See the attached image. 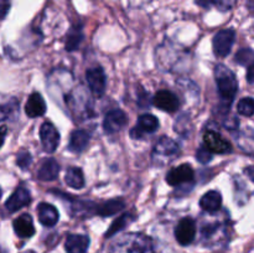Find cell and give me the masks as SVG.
<instances>
[{"instance_id": "6da1fadb", "label": "cell", "mask_w": 254, "mask_h": 253, "mask_svg": "<svg viewBox=\"0 0 254 253\" xmlns=\"http://www.w3.org/2000/svg\"><path fill=\"white\" fill-rule=\"evenodd\" d=\"M215 79L217 83L218 93L221 99L230 106L235 96L237 94L238 82L236 74L225 64H217L215 67Z\"/></svg>"}, {"instance_id": "7a4b0ae2", "label": "cell", "mask_w": 254, "mask_h": 253, "mask_svg": "<svg viewBox=\"0 0 254 253\" xmlns=\"http://www.w3.org/2000/svg\"><path fill=\"white\" fill-rule=\"evenodd\" d=\"M112 253H154L151 242L141 235H129L118 245H114Z\"/></svg>"}, {"instance_id": "3957f363", "label": "cell", "mask_w": 254, "mask_h": 253, "mask_svg": "<svg viewBox=\"0 0 254 253\" xmlns=\"http://www.w3.org/2000/svg\"><path fill=\"white\" fill-rule=\"evenodd\" d=\"M179 153V146L178 144L174 140H171L168 136H163V138L159 139V141L156 143L155 148H154L153 153V159L155 163L158 164H164L170 161L176 154Z\"/></svg>"}, {"instance_id": "277c9868", "label": "cell", "mask_w": 254, "mask_h": 253, "mask_svg": "<svg viewBox=\"0 0 254 253\" xmlns=\"http://www.w3.org/2000/svg\"><path fill=\"white\" fill-rule=\"evenodd\" d=\"M236 40V32L232 29L221 30L213 37V52L217 57H226L232 50Z\"/></svg>"}, {"instance_id": "5b68a950", "label": "cell", "mask_w": 254, "mask_h": 253, "mask_svg": "<svg viewBox=\"0 0 254 253\" xmlns=\"http://www.w3.org/2000/svg\"><path fill=\"white\" fill-rule=\"evenodd\" d=\"M203 146L215 154H228L232 151V145L215 130H207L203 134Z\"/></svg>"}, {"instance_id": "8992f818", "label": "cell", "mask_w": 254, "mask_h": 253, "mask_svg": "<svg viewBox=\"0 0 254 253\" xmlns=\"http://www.w3.org/2000/svg\"><path fill=\"white\" fill-rule=\"evenodd\" d=\"M195 180V171L190 164H181L178 168L170 170L166 176V183L171 186H180L190 184Z\"/></svg>"}, {"instance_id": "52a82bcc", "label": "cell", "mask_w": 254, "mask_h": 253, "mask_svg": "<svg viewBox=\"0 0 254 253\" xmlns=\"http://www.w3.org/2000/svg\"><path fill=\"white\" fill-rule=\"evenodd\" d=\"M86 79L88 83L89 88H91L92 93L97 98H101L106 92V74L102 67H92V68L87 69L86 72Z\"/></svg>"}, {"instance_id": "ba28073f", "label": "cell", "mask_w": 254, "mask_h": 253, "mask_svg": "<svg viewBox=\"0 0 254 253\" xmlns=\"http://www.w3.org/2000/svg\"><path fill=\"white\" fill-rule=\"evenodd\" d=\"M40 139H41L42 146L46 153H54L56 151L60 144V133L56 126L50 122H46L40 128Z\"/></svg>"}, {"instance_id": "9c48e42d", "label": "cell", "mask_w": 254, "mask_h": 253, "mask_svg": "<svg viewBox=\"0 0 254 253\" xmlns=\"http://www.w3.org/2000/svg\"><path fill=\"white\" fill-rule=\"evenodd\" d=\"M196 236L195 221L190 217H185L178 223L175 228L176 241L181 246H189L193 242Z\"/></svg>"}, {"instance_id": "30bf717a", "label": "cell", "mask_w": 254, "mask_h": 253, "mask_svg": "<svg viewBox=\"0 0 254 253\" xmlns=\"http://www.w3.org/2000/svg\"><path fill=\"white\" fill-rule=\"evenodd\" d=\"M128 123V117L121 109H113L106 114L103 121V129L107 134H114L121 130Z\"/></svg>"}, {"instance_id": "8fae6325", "label": "cell", "mask_w": 254, "mask_h": 253, "mask_svg": "<svg viewBox=\"0 0 254 253\" xmlns=\"http://www.w3.org/2000/svg\"><path fill=\"white\" fill-rule=\"evenodd\" d=\"M159 121L153 114H143L139 117L138 126L130 130L131 138L140 139L144 134H150L158 130Z\"/></svg>"}, {"instance_id": "7c38bea8", "label": "cell", "mask_w": 254, "mask_h": 253, "mask_svg": "<svg viewBox=\"0 0 254 253\" xmlns=\"http://www.w3.org/2000/svg\"><path fill=\"white\" fill-rule=\"evenodd\" d=\"M153 103L155 104L156 108L161 109V111H165L168 113H173L176 112L180 107V101H179L178 97L170 91H159L155 94L153 99Z\"/></svg>"}, {"instance_id": "4fadbf2b", "label": "cell", "mask_w": 254, "mask_h": 253, "mask_svg": "<svg viewBox=\"0 0 254 253\" xmlns=\"http://www.w3.org/2000/svg\"><path fill=\"white\" fill-rule=\"evenodd\" d=\"M31 202V196H30V191L24 186H19L16 190L12 192V195L5 202V208L9 212H15V211L20 210L24 206H27Z\"/></svg>"}, {"instance_id": "5bb4252c", "label": "cell", "mask_w": 254, "mask_h": 253, "mask_svg": "<svg viewBox=\"0 0 254 253\" xmlns=\"http://www.w3.org/2000/svg\"><path fill=\"white\" fill-rule=\"evenodd\" d=\"M25 113L30 118H36V117H42L46 113V103L44 101V97L39 92H34L27 99L25 104Z\"/></svg>"}, {"instance_id": "9a60e30c", "label": "cell", "mask_w": 254, "mask_h": 253, "mask_svg": "<svg viewBox=\"0 0 254 253\" xmlns=\"http://www.w3.org/2000/svg\"><path fill=\"white\" fill-rule=\"evenodd\" d=\"M12 226H14L15 233L20 238H30L35 235L34 222H32V218L29 213H24V215L15 218Z\"/></svg>"}, {"instance_id": "2e32d148", "label": "cell", "mask_w": 254, "mask_h": 253, "mask_svg": "<svg viewBox=\"0 0 254 253\" xmlns=\"http://www.w3.org/2000/svg\"><path fill=\"white\" fill-rule=\"evenodd\" d=\"M39 212V221L46 227H52L59 222V211L51 203L41 202L37 208Z\"/></svg>"}, {"instance_id": "e0dca14e", "label": "cell", "mask_w": 254, "mask_h": 253, "mask_svg": "<svg viewBox=\"0 0 254 253\" xmlns=\"http://www.w3.org/2000/svg\"><path fill=\"white\" fill-rule=\"evenodd\" d=\"M88 246L89 237L86 235H69L64 243L67 253H86Z\"/></svg>"}, {"instance_id": "ac0fdd59", "label": "cell", "mask_w": 254, "mask_h": 253, "mask_svg": "<svg viewBox=\"0 0 254 253\" xmlns=\"http://www.w3.org/2000/svg\"><path fill=\"white\" fill-rule=\"evenodd\" d=\"M60 166L55 159L50 158L42 161L39 171H37V178L41 181H52L59 176Z\"/></svg>"}, {"instance_id": "d6986e66", "label": "cell", "mask_w": 254, "mask_h": 253, "mask_svg": "<svg viewBox=\"0 0 254 253\" xmlns=\"http://www.w3.org/2000/svg\"><path fill=\"white\" fill-rule=\"evenodd\" d=\"M200 206L206 212H217L221 208V206H222V196H221V193L218 191H208V192H206L201 197Z\"/></svg>"}, {"instance_id": "ffe728a7", "label": "cell", "mask_w": 254, "mask_h": 253, "mask_svg": "<svg viewBox=\"0 0 254 253\" xmlns=\"http://www.w3.org/2000/svg\"><path fill=\"white\" fill-rule=\"evenodd\" d=\"M89 143V134L86 130H74L72 131L69 138L68 149L73 153H81L86 149Z\"/></svg>"}, {"instance_id": "44dd1931", "label": "cell", "mask_w": 254, "mask_h": 253, "mask_svg": "<svg viewBox=\"0 0 254 253\" xmlns=\"http://www.w3.org/2000/svg\"><path fill=\"white\" fill-rule=\"evenodd\" d=\"M124 206H126V203L122 200H109L107 202L102 203L101 206L97 205L96 213H98L99 216L108 217V216H113L118 213L119 211L123 210Z\"/></svg>"}, {"instance_id": "7402d4cb", "label": "cell", "mask_w": 254, "mask_h": 253, "mask_svg": "<svg viewBox=\"0 0 254 253\" xmlns=\"http://www.w3.org/2000/svg\"><path fill=\"white\" fill-rule=\"evenodd\" d=\"M64 183L72 189H82L84 186L83 173L79 168H69L66 171Z\"/></svg>"}, {"instance_id": "603a6c76", "label": "cell", "mask_w": 254, "mask_h": 253, "mask_svg": "<svg viewBox=\"0 0 254 253\" xmlns=\"http://www.w3.org/2000/svg\"><path fill=\"white\" fill-rule=\"evenodd\" d=\"M133 220H134V216L131 215V213H126V215H122L121 217H118L113 223H112V226L109 227V230L107 231L106 237L109 238V237H112V236L116 235V233H118L119 231H122L123 228H126L127 226H128Z\"/></svg>"}, {"instance_id": "cb8c5ba5", "label": "cell", "mask_w": 254, "mask_h": 253, "mask_svg": "<svg viewBox=\"0 0 254 253\" xmlns=\"http://www.w3.org/2000/svg\"><path fill=\"white\" fill-rule=\"evenodd\" d=\"M82 41H83V32H82V29L81 27H73L72 31L68 34V36H67L66 50L67 51H73V50L78 49Z\"/></svg>"}, {"instance_id": "d4e9b609", "label": "cell", "mask_w": 254, "mask_h": 253, "mask_svg": "<svg viewBox=\"0 0 254 253\" xmlns=\"http://www.w3.org/2000/svg\"><path fill=\"white\" fill-rule=\"evenodd\" d=\"M238 113L245 117H252L254 112V101L252 97H246L241 99L237 104Z\"/></svg>"}, {"instance_id": "484cf974", "label": "cell", "mask_w": 254, "mask_h": 253, "mask_svg": "<svg viewBox=\"0 0 254 253\" xmlns=\"http://www.w3.org/2000/svg\"><path fill=\"white\" fill-rule=\"evenodd\" d=\"M236 61L240 64H251L253 63V50L243 49L236 55Z\"/></svg>"}, {"instance_id": "4316f807", "label": "cell", "mask_w": 254, "mask_h": 253, "mask_svg": "<svg viewBox=\"0 0 254 253\" xmlns=\"http://www.w3.org/2000/svg\"><path fill=\"white\" fill-rule=\"evenodd\" d=\"M31 161H32L31 155H30L29 151L26 150H21L16 155V164L21 170H26V169H29V166L31 165Z\"/></svg>"}, {"instance_id": "83f0119b", "label": "cell", "mask_w": 254, "mask_h": 253, "mask_svg": "<svg viewBox=\"0 0 254 253\" xmlns=\"http://www.w3.org/2000/svg\"><path fill=\"white\" fill-rule=\"evenodd\" d=\"M196 159L200 161L201 164H207L212 160V153H211L208 149H206L205 146H201L197 149V153H196Z\"/></svg>"}, {"instance_id": "f1b7e54d", "label": "cell", "mask_w": 254, "mask_h": 253, "mask_svg": "<svg viewBox=\"0 0 254 253\" xmlns=\"http://www.w3.org/2000/svg\"><path fill=\"white\" fill-rule=\"evenodd\" d=\"M9 10V0H0V20L6 15Z\"/></svg>"}, {"instance_id": "f546056e", "label": "cell", "mask_w": 254, "mask_h": 253, "mask_svg": "<svg viewBox=\"0 0 254 253\" xmlns=\"http://www.w3.org/2000/svg\"><path fill=\"white\" fill-rule=\"evenodd\" d=\"M216 2H217V0H197V4L200 6L205 7V9H208L210 6L215 5Z\"/></svg>"}, {"instance_id": "4dcf8cb0", "label": "cell", "mask_w": 254, "mask_h": 253, "mask_svg": "<svg viewBox=\"0 0 254 253\" xmlns=\"http://www.w3.org/2000/svg\"><path fill=\"white\" fill-rule=\"evenodd\" d=\"M253 69H254V64L251 63L248 64V68H247V79L251 84L253 83Z\"/></svg>"}, {"instance_id": "1f68e13d", "label": "cell", "mask_w": 254, "mask_h": 253, "mask_svg": "<svg viewBox=\"0 0 254 253\" xmlns=\"http://www.w3.org/2000/svg\"><path fill=\"white\" fill-rule=\"evenodd\" d=\"M5 136H6V126H0V148L4 144Z\"/></svg>"}, {"instance_id": "d6a6232c", "label": "cell", "mask_w": 254, "mask_h": 253, "mask_svg": "<svg viewBox=\"0 0 254 253\" xmlns=\"http://www.w3.org/2000/svg\"><path fill=\"white\" fill-rule=\"evenodd\" d=\"M21 253H35V252H34V251L29 250V251H25V252H21Z\"/></svg>"}, {"instance_id": "836d02e7", "label": "cell", "mask_w": 254, "mask_h": 253, "mask_svg": "<svg viewBox=\"0 0 254 253\" xmlns=\"http://www.w3.org/2000/svg\"><path fill=\"white\" fill-rule=\"evenodd\" d=\"M0 197H1V189H0Z\"/></svg>"}]
</instances>
